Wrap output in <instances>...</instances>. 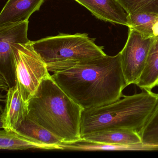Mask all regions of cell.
I'll use <instances>...</instances> for the list:
<instances>
[{
	"label": "cell",
	"instance_id": "1",
	"mask_svg": "<svg viewBox=\"0 0 158 158\" xmlns=\"http://www.w3.org/2000/svg\"><path fill=\"white\" fill-rule=\"evenodd\" d=\"M53 80L83 109L102 106L123 97L127 86L120 52L79 61L47 64Z\"/></svg>",
	"mask_w": 158,
	"mask_h": 158
},
{
	"label": "cell",
	"instance_id": "2",
	"mask_svg": "<svg viewBox=\"0 0 158 158\" xmlns=\"http://www.w3.org/2000/svg\"><path fill=\"white\" fill-rule=\"evenodd\" d=\"M27 118L66 142L81 138L80 123L83 109L53 80H42L27 102Z\"/></svg>",
	"mask_w": 158,
	"mask_h": 158
},
{
	"label": "cell",
	"instance_id": "3",
	"mask_svg": "<svg viewBox=\"0 0 158 158\" xmlns=\"http://www.w3.org/2000/svg\"><path fill=\"white\" fill-rule=\"evenodd\" d=\"M158 102V94L143 90L102 106L83 110L80 123L81 137L111 129H130L139 133Z\"/></svg>",
	"mask_w": 158,
	"mask_h": 158
},
{
	"label": "cell",
	"instance_id": "4",
	"mask_svg": "<svg viewBox=\"0 0 158 158\" xmlns=\"http://www.w3.org/2000/svg\"><path fill=\"white\" fill-rule=\"evenodd\" d=\"M31 45L47 64L64 61L90 60L107 55L103 48L96 45L95 39L85 33L60 34L31 41Z\"/></svg>",
	"mask_w": 158,
	"mask_h": 158
},
{
	"label": "cell",
	"instance_id": "5",
	"mask_svg": "<svg viewBox=\"0 0 158 158\" xmlns=\"http://www.w3.org/2000/svg\"><path fill=\"white\" fill-rule=\"evenodd\" d=\"M31 41L12 46L15 82L27 102L34 97L42 80L51 75L47 64L34 49Z\"/></svg>",
	"mask_w": 158,
	"mask_h": 158
},
{
	"label": "cell",
	"instance_id": "6",
	"mask_svg": "<svg viewBox=\"0 0 158 158\" xmlns=\"http://www.w3.org/2000/svg\"><path fill=\"white\" fill-rule=\"evenodd\" d=\"M154 37H146L129 28L128 38L121 54L122 70L127 85H136L145 67Z\"/></svg>",
	"mask_w": 158,
	"mask_h": 158
},
{
	"label": "cell",
	"instance_id": "7",
	"mask_svg": "<svg viewBox=\"0 0 158 158\" xmlns=\"http://www.w3.org/2000/svg\"><path fill=\"white\" fill-rule=\"evenodd\" d=\"M29 21L0 27L1 75L7 84L15 82L13 72V48L15 43L31 42L27 38Z\"/></svg>",
	"mask_w": 158,
	"mask_h": 158
},
{
	"label": "cell",
	"instance_id": "8",
	"mask_svg": "<svg viewBox=\"0 0 158 158\" xmlns=\"http://www.w3.org/2000/svg\"><path fill=\"white\" fill-rule=\"evenodd\" d=\"M27 111V102L24 100L17 86L10 87L1 115L2 127L4 130L15 131L26 119Z\"/></svg>",
	"mask_w": 158,
	"mask_h": 158
},
{
	"label": "cell",
	"instance_id": "9",
	"mask_svg": "<svg viewBox=\"0 0 158 158\" xmlns=\"http://www.w3.org/2000/svg\"><path fill=\"white\" fill-rule=\"evenodd\" d=\"M100 20L128 26V14L117 0H75Z\"/></svg>",
	"mask_w": 158,
	"mask_h": 158
},
{
	"label": "cell",
	"instance_id": "10",
	"mask_svg": "<svg viewBox=\"0 0 158 158\" xmlns=\"http://www.w3.org/2000/svg\"><path fill=\"white\" fill-rule=\"evenodd\" d=\"M81 138L110 145L136 147L139 150H152L150 147L142 143L138 132L130 129L104 130L85 135Z\"/></svg>",
	"mask_w": 158,
	"mask_h": 158
},
{
	"label": "cell",
	"instance_id": "11",
	"mask_svg": "<svg viewBox=\"0 0 158 158\" xmlns=\"http://www.w3.org/2000/svg\"><path fill=\"white\" fill-rule=\"evenodd\" d=\"M45 0H9L0 14V27L28 21Z\"/></svg>",
	"mask_w": 158,
	"mask_h": 158
},
{
	"label": "cell",
	"instance_id": "12",
	"mask_svg": "<svg viewBox=\"0 0 158 158\" xmlns=\"http://www.w3.org/2000/svg\"><path fill=\"white\" fill-rule=\"evenodd\" d=\"M0 149L24 150L29 149H56L52 146L28 138L14 131L3 129L0 132Z\"/></svg>",
	"mask_w": 158,
	"mask_h": 158
},
{
	"label": "cell",
	"instance_id": "13",
	"mask_svg": "<svg viewBox=\"0 0 158 158\" xmlns=\"http://www.w3.org/2000/svg\"><path fill=\"white\" fill-rule=\"evenodd\" d=\"M15 131L33 140L54 147L56 149H60L59 145L63 141L38 123L27 117Z\"/></svg>",
	"mask_w": 158,
	"mask_h": 158
},
{
	"label": "cell",
	"instance_id": "14",
	"mask_svg": "<svg viewBox=\"0 0 158 158\" xmlns=\"http://www.w3.org/2000/svg\"><path fill=\"white\" fill-rule=\"evenodd\" d=\"M136 85L142 90H148L158 85V36L153 38L145 67Z\"/></svg>",
	"mask_w": 158,
	"mask_h": 158
},
{
	"label": "cell",
	"instance_id": "15",
	"mask_svg": "<svg viewBox=\"0 0 158 158\" xmlns=\"http://www.w3.org/2000/svg\"><path fill=\"white\" fill-rule=\"evenodd\" d=\"M60 150L74 151L125 150H132V147L117 146L99 143L81 138L70 142L62 141L59 145Z\"/></svg>",
	"mask_w": 158,
	"mask_h": 158
},
{
	"label": "cell",
	"instance_id": "16",
	"mask_svg": "<svg viewBox=\"0 0 158 158\" xmlns=\"http://www.w3.org/2000/svg\"><path fill=\"white\" fill-rule=\"evenodd\" d=\"M158 20V14L150 13L128 14L129 28L135 29L146 37H154L153 31Z\"/></svg>",
	"mask_w": 158,
	"mask_h": 158
},
{
	"label": "cell",
	"instance_id": "17",
	"mask_svg": "<svg viewBox=\"0 0 158 158\" xmlns=\"http://www.w3.org/2000/svg\"><path fill=\"white\" fill-rule=\"evenodd\" d=\"M144 145L158 149V102L142 130L139 132Z\"/></svg>",
	"mask_w": 158,
	"mask_h": 158
},
{
	"label": "cell",
	"instance_id": "18",
	"mask_svg": "<svg viewBox=\"0 0 158 158\" xmlns=\"http://www.w3.org/2000/svg\"><path fill=\"white\" fill-rule=\"evenodd\" d=\"M128 14H158V0H117Z\"/></svg>",
	"mask_w": 158,
	"mask_h": 158
}]
</instances>
